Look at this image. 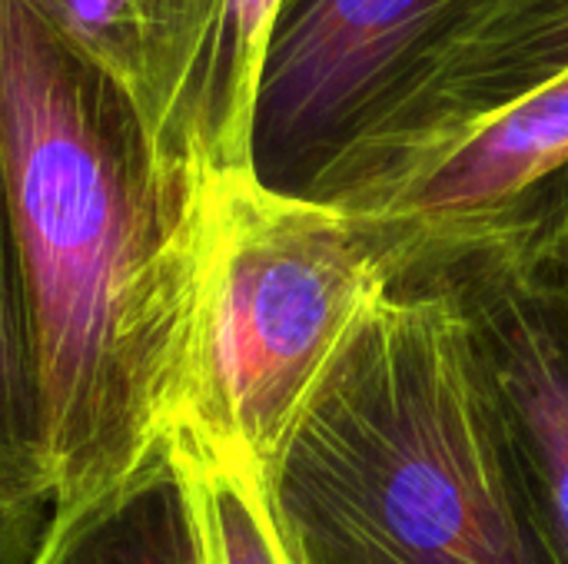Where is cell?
I'll return each instance as SVG.
<instances>
[{
    "label": "cell",
    "mask_w": 568,
    "mask_h": 564,
    "mask_svg": "<svg viewBox=\"0 0 568 564\" xmlns=\"http://www.w3.org/2000/svg\"><path fill=\"white\" fill-rule=\"evenodd\" d=\"M0 219L53 529L170 455L193 253L133 106L27 0H0Z\"/></svg>",
    "instance_id": "obj_1"
},
{
    "label": "cell",
    "mask_w": 568,
    "mask_h": 564,
    "mask_svg": "<svg viewBox=\"0 0 568 564\" xmlns=\"http://www.w3.org/2000/svg\"><path fill=\"white\" fill-rule=\"evenodd\" d=\"M266 482L293 564H539L469 316L426 263L349 326Z\"/></svg>",
    "instance_id": "obj_2"
},
{
    "label": "cell",
    "mask_w": 568,
    "mask_h": 564,
    "mask_svg": "<svg viewBox=\"0 0 568 564\" xmlns=\"http://www.w3.org/2000/svg\"><path fill=\"white\" fill-rule=\"evenodd\" d=\"M186 209L193 279L173 425L266 472L349 326L389 286V263L363 219L276 193L250 166L210 176Z\"/></svg>",
    "instance_id": "obj_3"
},
{
    "label": "cell",
    "mask_w": 568,
    "mask_h": 564,
    "mask_svg": "<svg viewBox=\"0 0 568 564\" xmlns=\"http://www.w3.org/2000/svg\"><path fill=\"white\" fill-rule=\"evenodd\" d=\"M493 0H283L260 70L250 166L306 196L419 63Z\"/></svg>",
    "instance_id": "obj_4"
},
{
    "label": "cell",
    "mask_w": 568,
    "mask_h": 564,
    "mask_svg": "<svg viewBox=\"0 0 568 564\" xmlns=\"http://www.w3.org/2000/svg\"><path fill=\"white\" fill-rule=\"evenodd\" d=\"M568 70V0H493L439 43L306 199L373 216Z\"/></svg>",
    "instance_id": "obj_5"
},
{
    "label": "cell",
    "mask_w": 568,
    "mask_h": 564,
    "mask_svg": "<svg viewBox=\"0 0 568 564\" xmlns=\"http://www.w3.org/2000/svg\"><path fill=\"white\" fill-rule=\"evenodd\" d=\"M423 263L449 276L469 316L539 564H568V302L486 249Z\"/></svg>",
    "instance_id": "obj_6"
},
{
    "label": "cell",
    "mask_w": 568,
    "mask_h": 564,
    "mask_svg": "<svg viewBox=\"0 0 568 564\" xmlns=\"http://www.w3.org/2000/svg\"><path fill=\"white\" fill-rule=\"evenodd\" d=\"M280 3L186 0L176 86L153 150L163 180L183 199L210 176L250 166L256 86Z\"/></svg>",
    "instance_id": "obj_7"
},
{
    "label": "cell",
    "mask_w": 568,
    "mask_h": 564,
    "mask_svg": "<svg viewBox=\"0 0 568 564\" xmlns=\"http://www.w3.org/2000/svg\"><path fill=\"white\" fill-rule=\"evenodd\" d=\"M568 163V70L363 219L389 273L473 229Z\"/></svg>",
    "instance_id": "obj_8"
},
{
    "label": "cell",
    "mask_w": 568,
    "mask_h": 564,
    "mask_svg": "<svg viewBox=\"0 0 568 564\" xmlns=\"http://www.w3.org/2000/svg\"><path fill=\"white\" fill-rule=\"evenodd\" d=\"M27 3L83 63H90L133 106L153 153L176 86L186 0Z\"/></svg>",
    "instance_id": "obj_9"
},
{
    "label": "cell",
    "mask_w": 568,
    "mask_h": 564,
    "mask_svg": "<svg viewBox=\"0 0 568 564\" xmlns=\"http://www.w3.org/2000/svg\"><path fill=\"white\" fill-rule=\"evenodd\" d=\"M30 564H200L173 459H160L77 519L47 529Z\"/></svg>",
    "instance_id": "obj_10"
},
{
    "label": "cell",
    "mask_w": 568,
    "mask_h": 564,
    "mask_svg": "<svg viewBox=\"0 0 568 564\" xmlns=\"http://www.w3.org/2000/svg\"><path fill=\"white\" fill-rule=\"evenodd\" d=\"M170 459L193 515L200 564H293L266 472L243 449L173 425Z\"/></svg>",
    "instance_id": "obj_11"
},
{
    "label": "cell",
    "mask_w": 568,
    "mask_h": 564,
    "mask_svg": "<svg viewBox=\"0 0 568 564\" xmlns=\"http://www.w3.org/2000/svg\"><path fill=\"white\" fill-rule=\"evenodd\" d=\"M0 499L50 509V465L30 339L0 219Z\"/></svg>",
    "instance_id": "obj_12"
},
{
    "label": "cell",
    "mask_w": 568,
    "mask_h": 564,
    "mask_svg": "<svg viewBox=\"0 0 568 564\" xmlns=\"http://www.w3.org/2000/svg\"><path fill=\"white\" fill-rule=\"evenodd\" d=\"M463 249L493 253L509 269H516L526 283L568 302V206L552 213L499 209L486 216L479 226L446 239L423 259H436Z\"/></svg>",
    "instance_id": "obj_13"
},
{
    "label": "cell",
    "mask_w": 568,
    "mask_h": 564,
    "mask_svg": "<svg viewBox=\"0 0 568 564\" xmlns=\"http://www.w3.org/2000/svg\"><path fill=\"white\" fill-rule=\"evenodd\" d=\"M50 522L47 505L0 499V564H30Z\"/></svg>",
    "instance_id": "obj_14"
}]
</instances>
